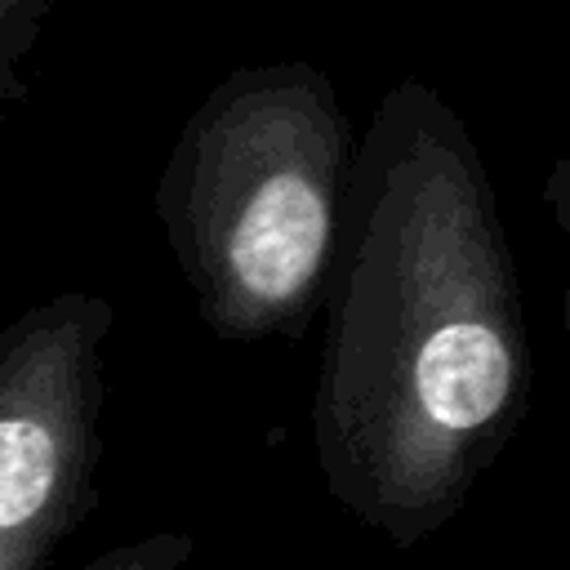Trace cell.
<instances>
[{
	"mask_svg": "<svg viewBox=\"0 0 570 570\" xmlns=\"http://www.w3.org/2000/svg\"><path fill=\"white\" fill-rule=\"evenodd\" d=\"M312 441L325 490L396 548L445 525L530 405L494 187L450 102L405 80L352 147Z\"/></svg>",
	"mask_w": 570,
	"mask_h": 570,
	"instance_id": "6da1fadb",
	"label": "cell"
},
{
	"mask_svg": "<svg viewBox=\"0 0 570 570\" xmlns=\"http://www.w3.org/2000/svg\"><path fill=\"white\" fill-rule=\"evenodd\" d=\"M352 134L312 62L223 76L183 120L156 183L169 254L223 338L289 334L330 276Z\"/></svg>",
	"mask_w": 570,
	"mask_h": 570,
	"instance_id": "7a4b0ae2",
	"label": "cell"
},
{
	"mask_svg": "<svg viewBox=\"0 0 570 570\" xmlns=\"http://www.w3.org/2000/svg\"><path fill=\"white\" fill-rule=\"evenodd\" d=\"M111 325L89 289L0 325V570H45L98 503Z\"/></svg>",
	"mask_w": 570,
	"mask_h": 570,
	"instance_id": "3957f363",
	"label": "cell"
},
{
	"mask_svg": "<svg viewBox=\"0 0 570 570\" xmlns=\"http://www.w3.org/2000/svg\"><path fill=\"white\" fill-rule=\"evenodd\" d=\"M58 0H0V111L27 98V58Z\"/></svg>",
	"mask_w": 570,
	"mask_h": 570,
	"instance_id": "277c9868",
	"label": "cell"
},
{
	"mask_svg": "<svg viewBox=\"0 0 570 570\" xmlns=\"http://www.w3.org/2000/svg\"><path fill=\"white\" fill-rule=\"evenodd\" d=\"M191 552H196L191 534L156 530V534L134 539V543H116V548H107V552H98L71 570H183L191 561Z\"/></svg>",
	"mask_w": 570,
	"mask_h": 570,
	"instance_id": "5b68a950",
	"label": "cell"
},
{
	"mask_svg": "<svg viewBox=\"0 0 570 570\" xmlns=\"http://www.w3.org/2000/svg\"><path fill=\"white\" fill-rule=\"evenodd\" d=\"M566 174H570V156H566ZM561 218L570 227V205H561ZM566 338H570V285H566Z\"/></svg>",
	"mask_w": 570,
	"mask_h": 570,
	"instance_id": "8992f818",
	"label": "cell"
}]
</instances>
